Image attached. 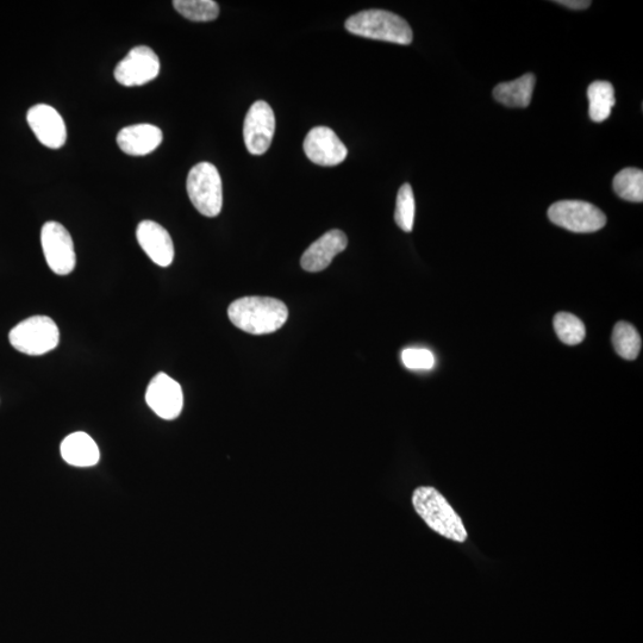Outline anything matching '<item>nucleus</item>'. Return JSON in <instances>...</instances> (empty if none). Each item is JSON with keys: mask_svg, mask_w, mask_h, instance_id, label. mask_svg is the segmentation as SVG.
Masks as SVG:
<instances>
[{"mask_svg": "<svg viewBox=\"0 0 643 643\" xmlns=\"http://www.w3.org/2000/svg\"><path fill=\"white\" fill-rule=\"evenodd\" d=\"M229 320L236 328L253 335L276 333L289 318V309L276 298L243 297L230 304Z\"/></svg>", "mask_w": 643, "mask_h": 643, "instance_id": "obj_1", "label": "nucleus"}, {"mask_svg": "<svg viewBox=\"0 0 643 643\" xmlns=\"http://www.w3.org/2000/svg\"><path fill=\"white\" fill-rule=\"evenodd\" d=\"M412 504L418 516L435 533L455 542L467 540L463 521L438 490L429 486L418 488L412 495Z\"/></svg>", "mask_w": 643, "mask_h": 643, "instance_id": "obj_2", "label": "nucleus"}, {"mask_svg": "<svg viewBox=\"0 0 643 643\" xmlns=\"http://www.w3.org/2000/svg\"><path fill=\"white\" fill-rule=\"evenodd\" d=\"M349 33L366 39L408 46L414 39L409 23L401 16L385 10H366L349 17L345 24Z\"/></svg>", "mask_w": 643, "mask_h": 643, "instance_id": "obj_3", "label": "nucleus"}, {"mask_svg": "<svg viewBox=\"0 0 643 643\" xmlns=\"http://www.w3.org/2000/svg\"><path fill=\"white\" fill-rule=\"evenodd\" d=\"M9 340L16 351L30 357H40L58 347L60 332L51 317L33 316L12 328Z\"/></svg>", "mask_w": 643, "mask_h": 643, "instance_id": "obj_4", "label": "nucleus"}, {"mask_svg": "<svg viewBox=\"0 0 643 643\" xmlns=\"http://www.w3.org/2000/svg\"><path fill=\"white\" fill-rule=\"evenodd\" d=\"M190 201L205 217L221 214L223 206V185L220 172L210 162H201L192 167L186 181Z\"/></svg>", "mask_w": 643, "mask_h": 643, "instance_id": "obj_5", "label": "nucleus"}, {"mask_svg": "<svg viewBox=\"0 0 643 643\" xmlns=\"http://www.w3.org/2000/svg\"><path fill=\"white\" fill-rule=\"evenodd\" d=\"M555 226L573 233H595L607 224V216L597 206L583 201H561L548 210Z\"/></svg>", "mask_w": 643, "mask_h": 643, "instance_id": "obj_6", "label": "nucleus"}, {"mask_svg": "<svg viewBox=\"0 0 643 643\" xmlns=\"http://www.w3.org/2000/svg\"><path fill=\"white\" fill-rule=\"evenodd\" d=\"M41 245L49 268L58 276H67L77 264L72 236L58 222H47L41 230Z\"/></svg>", "mask_w": 643, "mask_h": 643, "instance_id": "obj_7", "label": "nucleus"}, {"mask_svg": "<svg viewBox=\"0 0 643 643\" xmlns=\"http://www.w3.org/2000/svg\"><path fill=\"white\" fill-rule=\"evenodd\" d=\"M160 73L159 56L152 48L137 46L118 62L115 79L123 86L134 87L151 83Z\"/></svg>", "mask_w": 643, "mask_h": 643, "instance_id": "obj_8", "label": "nucleus"}, {"mask_svg": "<svg viewBox=\"0 0 643 643\" xmlns=\"http://www.w3.org/2000/svg\"><path fill=\"white\" fill-rule=\"evenodd\" d=\"M276 133V116L271 105L259 101L255 102L245 118L243 124V139L248 152L253 155H262L268 151Z\"/></svg>", "mask_w": 643, "mask_h": 643, "instance_id": "obj_9", "label": "nucleus"}, {"mask_svg": "<svg viewBox=\"0 0 643 643\" xmlns=\"http://www.w3.org/2000/svg\"><path fill=\"white\" fill-rule=\"evenodd\" d=\"M146 402L162 420H176L184 407L183 390L176 380L161 372L149 383Z\"/></svg>", "mask_w": 643, "mask_h": 643, "instance_id": "obj_10", "label": "nucleus"}, {"mask_svg": "<svg viewBox=\"0 0 643 643\" xmlns=\"http://www.w3.org/2000/svg\"><path fill=\"white\" fill-rule=\"evenodd\" d=\"M304 152L308 159L318 166L333 167L342 164L348 149L334 130L316 127L309 131L304 141Z\"/></svg>", "mask_w": 643, "mask_h": 643, "instance_id": "obj_11", "label": "nucleus"}, {"mask_svg": "<svg viewBox=\"0 0 643 643\" xmlns=\"http://www.w3.org/2000/svg\"><path fill=\"white\" fill-rule=\"evenodd\" d=\"M27 121L43 146L59 149L65 146L67 129L64 118L51 105L37 104L30 108Z\"/></svg>", "mask_w": 643, "mask_h": 643, "instance_id": "obj_12", "label": "nucleus"}, {"mask_svg": "<svg viewBox=\"0 0 643 643\" xmlns=\"http://www.w3.org/2000/svg\"><path fill=\"white\" fill-rule=\"evenodd\" d=\"M136 239L149 259L160 267L172 265L174 245L167 230L153 221H143L136 230Z\"/></svg>", "mask_w": 643, "mask_h": 643, "instance_id": "obj_13", "label": "nucleus"}, {"mask_svg": "<svg viewBox=\"0 0 643 643\" xmlns=\"http://www.w3.org/2000/svg\"><path fill=\"white\" fill-rule=\"evenodd\" d=\"M347 246L348 239L345 233L339 229L330 230L304 252L301 266L304 271L311 273L324 271Z\"/></svg>", "mask_w": 643, "mask_h": 643, "instance_id": "obj_14", "label": "nucleus"}, {"mask_svg": "<svg viewBox=\"0 0 643 643\" xmlns=\"http://www.w3.org/2000/svg\"><path fill=\"white\" fill-rule=\"evenodd\" d=\"M162 131L153 124L141 123L123 128L117 135V145L131 156L151 154L161 145Z\"/></svg>", "mask_w": 643, "mask_h": 643, "instance_id": "obj_15", "label": "nucleus"}, {"mask_svg": "<svg viewBox=\"0 0 643 643\" xmlns=\"http://www.w3.org/2000/svg\"><path fill=\"white\" fill-rule=\"evenodd\" d=\"M61 457L67 464L76 467H91L98 464L101 453L95 440L86 433L68 435L61 443Z\"/></svg>", "mask_w": 643, "mask_h": 643, "instance_id": "obj_16", "label": "nucleus"}, {"mask_svg": "<svg viewBox=\"0 0 643 643\" xmlns=\"http://www.w3.org/2000/svg\"><path fill=\"white\" fill-rule=\"evenodd\" d=\"M535 80L533 73H527L509 83L499 84L493 90V97L508 108H528L532 102Z\"/></svg>", "mask_w": 643, "mask_h": 643, "instance_id": "obj_17", "label": "nucleus"}, {"mask_svg": "<svg viewBox=\"0 0 643 643\" xmlns=\"http://www.w3.org/2000/svg\"><path fill=\"white\" fill-rule=\"evenodd\" d=\"M589 115L593 122L607 121L616 104L614 86L608 81H595L589 86Z\"/></svg>", "mask_w": 643, "mask_h": 643, "instance_id": "obj_18", "label": "nucleus"}, {"mask_svg": "<svg viewBox=\"0 0 643 643\" xmlns=\"http://www.w3.org/2000/svg\"><path fill=\"white\" fill-rule=\"evenodd\" d=\"M613 345L621 358L635 360L641 351V336L632 324L621 321L614 328Z\"/></svg>", "mask_w": 643, "mask_h": 643, "instance_id": "obj_19", "label": "nucleus"}, {"mask_svg": "<svg viewBox=\"0 0 643 643\" xmlns=\"http://www.w3.org/2000/svg\"><path fill=\"white\" fill-rule=\"evenodd\" d=\"M613 185L616 195L624 201L643 202V172L639 168H624L616 174Z\"/></svg>", "mask_w": 643, "mask_h": 643, "instance_id": "obj_20", "label": "nucleus"}, {"mask_svg": "<svg viewBox=\"0 0 643 643\" xmlns=\"http://www.w3.org/2000/svg\"><path fill=\"white\" fill-rule=\"evenodd\" d=\"M173 6L192 22H211L220 15V6L214 0H174Z\"/></svg>", "mask_w": 643, "mask_h": 643, "instance_id": "obj_21", "label": "nucleus"}, {"mask_svg": "<svg viewBox=\"0 0 643 643\" xmlns=\"http://www.w3.org/2000/svg\"><path fill=\"white\" fill-rule=\"evenodd\" d=\"M554 329L561 342L568 346H576L585 339L586 329L584 323L577 316L568 312H559L554 317Z\"/></svg>", "mask_w": 643, "mask_h": 643, "instance_id": "obj_22", "label": "nucleus"}, {"mask_svg": "<svg viewBox=\"0 0 643 643\" xmlns=\"http://www.w3.org/2000/svg\"><path fill=\"white\" fill-rule=\"evenodd\" d=\"M416 203L414 191L410 184H404L398 191L395 221L397 226L405 233L414 229Z\"/></svg>", "mask_w": 643, "mask_h": 643, "instance_id": "obj_23", "label": "nucleus"}, {"mask_svg": "<svg viewBox=\"0 0 643 643\" xmlns=\"http://www.w3.org/2000/svg\"><path fill=\"white\" fill-rule=\"evenodd\" d=\"M402 361L411 371H429L435 366V357L426 348H407L402 352Z\"/></svg>", "mask_w": 643, "mask_h": 643, "instance_id": "obj_24", "label": "nucleus"}, {"mask_svg": "<svg viewBox=\"0 0 643 643\" xmlns=\"http://www.w3.org/2000/svg\"><path fill=\"white\" fill-rule=\"evenodd\" d=\"M555 3L566 6V8H570L573 10L588 9L591 5V2H589V0H558V2Z\"/></svg>", "mask_w": 643, "mask_h": 643, "instance_id": "obj_25", "label": "nucleus"}]
</instances>
